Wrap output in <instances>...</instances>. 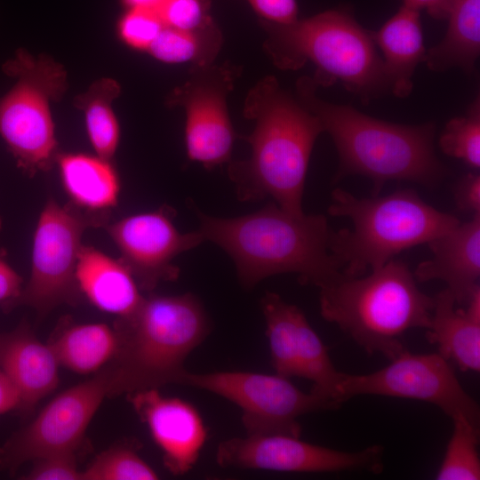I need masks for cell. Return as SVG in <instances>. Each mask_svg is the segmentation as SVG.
I'll return each instance as SVG.
<instances>
[{
    "instance_id": "cell-1",
    "label": "cell",
    "mask_w": 480,
    "mask_h": 480,
    "mask_svg": "<svg viewBox=\"0 0 480 480\" xmlns=\"http://www.w3.org/2000/svg\"><path fill=\"white\" fill-rule=\"evenodd\" d=\"M244 115L255 121L245 138L252 155L231 162L228 169L238 198L270 196L283 210L303 214L306 175L315 141L324 132L321 122L270 76L249 91Z\"/></svg>"
},
{
    "instance_id": "cell-2",
    "label": "cell",
    "mask_w": 480,
    "mask_h": 480,
    "mask_svg": "<svg viewBox=\"0 0 480 480\" xmlns=\"http://www.w3.org/2000/svg\"><path fill=\"white\" fill-rule=\"evenodd\" d=\"M197 215L204 239L232 258L247 288L284 273L298 274L301 283L319 288L342 275L330 250L332 230L322 214L295 215L270 204L236 218Z\"/></svg>"
},
{
    "instance_id": "cell-3",
    "label": "cell",
    "mask_w": 480,
    "mask_h": 480,
    "mask_svg": "<svg viewBox=\"0 0 480 480\" xmlns=\"http://www.w3.org/2000/svg\"><path fill=\"white\" fill-rule=\"evenodd\" d=\"M318 86L313 77H300L297 100L319 119L335 144L340 157L335 181L350 175L367 177L376 196L388 180L433 188L447 175L435 153L433 123L404 125L381 121L351 106L318 98Z\"/></svg>"
},
{
    "instance_id": "cell-4",
    "label": "cell",
    "mask_w": 480,
    "mask_h": 480,
    "mask_svg": "<svg viewBox=\"0 0 480 480\" xmlns=\"http://www.w3.org/2000/svg\"><path fill=\"white\" fill-rule=\"evenodd\" d=\"M114 328L118 345L104 368L109 397L177 384L184 363L211 332L210 319L192 293H150Z\"/></svg>"
},
{
    "instance_id": "cell-5",
    "label": "cell",
    "mask_w": 480,
    "mask_h": 480,
    "mask_svg": "<svg viewBox=\"0 0 480 480\" xmlns=\"http://www.w3.org/2000/svg\"><path fill=\"white\" fill-rule=\"evenodd\" d=\"M320 314L369 355L389 360L404 350L411 329L428 328L434 298L422 292L408 266L395 259L367 276L339 277L319 287Z\"/></svg>"
},
{
    "instance_id": "cell-6",
    "label": "cell",
    "mask_w": 480,
    "mask_h": 480,
    "mask_svg": "<svg viewBox=\"0 0 480 480\" xmlns=\"http://www.w3.org/2000/svg\"><path fill=\"white\" fill-rule=\"evenodd\" d=\"M259 23L267 35L263 48L278 68L296 70L310 61L319 85L340 81L364 103L389 90L370 31L348 11L328 10L292 23Z\"/></svg>"
},
{
    "instance_id": "cell-7",
    "label": "cell",
    "mask_w": 480,
    "mask_h": 480,
    "mask_svg": "<svg viewBox=\"0 0 480 480\" xmlns=\"http://www.w3.org/2000/svg\"><path fill=\"white\" fill-rule=\"evenodd\" d=\"M328 213L351 221L350 228L332 231L330 239L331 252L348 276L380 268L401 252L428 244L460 223L412 189L358 198L335 188Z\"/></svg>"
},
{
    "instance_id": "cell-8",
    "label": "cell",
    "mask_w": 480,
    "mask_h": 480,
    "mask_svg": "<svg viewBox=\"0 0 480 480\" xmlns=\"http://www.w3.org/2000/svg\"><path fill=\"white\" fill-rule=\"evenodd\" d=\"M3 71L16 80L0 97V135L26 174L48 171L59 155L49 103L65 92L66 72L51 59L34 58L23 49L4 62Z\"/></svg>"
},
{
    "instance_id": "cell-9",
    "label": "cell",
    "mask_w": 480,
    "mask_h": 480,
    "mask_svg": "<svg viewBox=\"0 0 480 480\" xmlns=\"http://www.w3.org/2000/svg\"><path fill=\"white\" fill-rule=\"evenodd\" d=\"M108 220L109 212H89L48 199L34 232L29 279L11 306H29L43 317L62 304L75 305L81 293L76 268L83 235L88 228H104Z\"/></svg>"
},
{
    "instance_id": "cell-10",
    "label": "cell",
    "mask_w": 480,
    "mask_h": 480,
    "mask_svg": "<svg viewBox=\"0 0 480 480\" xmlns=\"http://www.w3.org/2000/svg\"><path fill=\"white\" fill-rule=\"evenodd\" d=\"M178 385L204 389L220 396L242 411L247 435L282 434L300 436V416L335 409L323 396L305 393L288 378L278 374L252 372H213L193 373L187 370Z\"/></svg>"
},
{
    "instance_id": "cell-11",
    "label": "cell",
    "mask_w": 480,
    "mask_h": 480,
    "mask_svg": "<svg viewBox=\"0 0 480 480\" xmlns=\"http://www.w3.org/2000/svg\"><path fill=\"white\" fill-rule=\"evenodd\" d=\"M390 361L384 368L367 374L340 372L332 396L336 406L360 395L416 399L433 404L451 418L463 415L479 425V406L439 353L404 350Z\"/></svg>"
},
{
    "instance_id": "cell-12",
    "label": "cell",
    "mask_w": 480,
    "mask_h": 480,
    "mask_svg": "<svg viewBox=\"0 0 480 480\" xmlns=\"http://www.w3.org/2000/svg\"><path fill=\"white\" fill-rule=\"evenodd\" d=\"M106 397L108 380L103 369L57 395L25 428L0 448V465L14 470L39 457L75 452Z\"/></svg>"
},
{
    "instance_id": "cell-13",
    "label": "cell",
    "mask_w": 480,
    "mask_h": 480,
    "mask_svg": "<svg viewBox=\"0 0 480 480\" xmlns=\"http://www.w3.org/2000/svg\"><path fill=\"white\" fill-rule=\"evenodd\" d=\"M383 447L371 445L356 452L313 444L282 434L247 435L219 444L216 461L222 468L281 472L383 470Z\"/></svg>"
},
{
    "instance_id": "cell-14",
    "label": "cell",
    "mask_w": 480,
    "mask_h": 480,
    "mask_svg": "<svg viewBox=\"0 0 480 480\" xmlns=\"http://www.w3.org/2000/svg\"><path fill=\"white\" fill-rule=\"evenodd\" d=\"M194 68L190 78L169 95L167 104L185 108L188 156L211 169L230 159L235 132L226 98L239 69L228 63Z\"/></svg>"
},
{
    "instance_id": "cell-15",
    "label": "cell",
    "mask_w": 480,
    "mask_h": 480,
    "mask_svg": "<svg viewBox=\"0 0 480 480\" xmlns=\"http://www.w3.org/2000/svg\"><path fill=\"white\" fill-rule=\"evenodd\" d=\"M174 215L172 208L164 205L104 227L141 291L150 292L159 283L175 281L180 268L172 260L205 240L199 230L180 233L172 222Z\"/></svg>"
},
{
    "instance_id": "cell-16",
    "label": "cell",
    "mask_w": 480,
    "mask_h": 480,
    "mask_svg": "<svg viewBox=\"0 0 480 480\" xmlns=\"http://www.w3.org/2000/svg\"><path fill=\"white\" fill-rule=\"evenodd\" d=\"M260 306L276 373L312 381L311 391L337 408L332 396L340 372L335 369L327 348L304 313L275 292H266Z\"/></svg>"
},
{
    "instance_id": "cell-17",
    "label": "cell",
    "mask_w": 480,
    "mask_h": 480,
    "mask_svg": "<svg viewBox=\"0 0 480 480\" xmlns=\"http://www.w3.org/2000/svg\"><path fill=\"white\" fill-rule=\"evenodd\" d=\"M126 397L159 447L165 468L175 476L191 470L208 435L197 409L179 397L163 396L158 388L136 391Z\"/></svg>"
},
{
    "instance_id": "cell-18",
    "label": "cell",
    "mask_w": 480,
    "mask_h": 480,
    "mask_svg": "<svg viewBox=\"0 0 480 480\" xmlns=\"http://www.w3.org/2000/svg\"><path fill=\"white\" fill-rule=\"evenodd\" d=\"M432 257L418 264L413 276L418 282L441 280L456 303L463 304L479 285L480 213L428 243Z\"/></svg>"
},
{
    "instance_id": "cell-19",
    "label": "cell",
    "mask_w": 480,
    "mask_h": 480,
    "mask_svg": "<svg viewBox=\"0 0 480 480\" xmlns=\"http://www.w3.org/2000/svg\"><path fill=\"white\" fill-rule=\"evenodd\" d=\"M59 367L49 343L39 340L28 325L0 333V370L18 389L21 409H33L57 388Z\"/></svg>"
},
{
    "instance_id": "cell-20",
    "label": "cell",
    "mask_w": 480,
    "mask_h": 480,
    "mask_svg": "<svg viewBox=\"0 0 480 480\" xmlns=\"http://www.w3.org/2000/svg\"><path fill=\"white\" fill-rule=\"evenodd\" d=\"M76 279L81 293L102 312L124 317L132 313L144 296L130 270L90 245H82Z\"/></svg>"
},
{
    "instance_id": "cell-21",
    "label": "cell",
    "mask_w": 480,
    "mask_h": 480,
    "mask_svg": "<svg viewBox=\"0 0 480 480\" xmlns=\"http://www.w3.org/2000/svg\"><path fill=\"white\" fill-rule=\"evenodd\" d=\"M370 35L384 55L389 90L399 98L409 96L413 88L414 70L425 60L427 52L420 11L403 4L378 31H370Z\"/></svg>"
},
{
    "instance_id": "cell-22",
    "label": "cell",
    "mask_w": 480,
    "mask_h": 480,
    "mask_svg": "<svg viewBox=\"0 0 480 480\" xmlns=\"http://www.w3.org/2000/svg\"><path fill=\"white\" fill-rule=\"evenodd\" d=\"M448 289L434 297V308L427 339L438 353L452 360L463 372L480 370V319L465 308H457Z\"/></svg>"
},
{
    "instance_id": "cell-23",
    "label": "cell",
    "mask_w": 480,
    "mask_h": 480,
    "mask_svg": "<svg viewBox=\"0 0 480 480\" xmlns=\"http://www.w3.org/2000/svg\"><path fill=\"white\" fill-rule=\"evenodd\" d=\"M63 188L76 207L110 212L120 193L119 177L109 161L84 154L58 155Z\"/></svg>"
},
{
    "instance_id": "cell-24",
    "label": "cell",
    "mask_w": 480,
    "mask_h": 480,
    "mask_svg": "<svg viewBox=\"0 0 480 480\" xmlns=\"http://www.w3.org/2000/svg\"><path fill=\"white\" fill-rule=\"evenodd\" d=\"M447 20L444 37L424 61L433 71L460 68L470 74L480 53V0H454Z\"/></svg>"
},
{
    "instance_id": "cell-25",
    "label": "cell",
    "mask_w": 480,
    "mask_h": 480,
    "mask_svg": "<svg viewBox=\"0 0 480 480\" xmlns=\"http://www.w3.org/2000/svg\"><path fill=\"white\" fill-rule=\"evenodd\" d=\"M60 366L83 375L94 374L114 358L118 335L103 323L73 324L49 342Z\"/></svg>"
},
{
    "instance_id": "cell-26",
    "label": "cell",
    "mask_w": 480,
    "mask_h": 480,
    "mask_svg": "<svg viewBox=\"0 0 480 480\" xmlns=\"http://www.w3.org/2000/svg\"><path fill=\"white\" fill-rule=\"evenodd\" d=\"M119 92L116 81L103 78L74 100V105L85 114L88 136L97 156L108 161L114 156L119 141V126L111 108L112 100Z\"/></svg>"
},
{
    "instance_id": "cell-27",
    "label": "cell",
    "mask_w": 480,
    "mask_h": 480,
    "mask_svg": "<svg viewBox=\"0 0 480 480\" xmlns=\"http://www.w3.org/2000/svg\"><path fill=\"white\" fill-rule=\"evenodd\" d=\"M221 41V34L213 22L196 30L164 27L148 51L155 58L164 62L192 61L196 67H204L211 65Z\"/></svg>"
},
{
    "instance_id": "cell-28",
    "label": "cell",
    "mask_w": 480,
    "mask_h": 480,
    "mask_svg": "<svg viewBox=\"0 0 480 480\" xmlns=\"http://www.w3.org/2000/svg\"><path fill=\"white\" fill-rule=\"evenodd\" d=\"M452 435L436 475L437 480H478L480 460L477 452L479 425L463 415L452 418Z\"/></svg>"
},
{
    "instance_id": "cell-29",
    "label": "cell",
    "mask_w": 480,
    "mask_h": 480,
    "mask_svg": "<svg viewBox=\"0 0 480 480\" xmlns=\"http://www.w3.org/2000/svg\"><path fill=\"white\" fill-rule=\"evenodd\" d=\"M158 474L131 446L109 448L82 470V480H155Z\"/></svg>"
},
{
    "instance_id": "cell-30",
    "label": "cell",
    "mask_w": 480,
    "mask_h": 480,
    "mask_svg": "<svg viewBox=\"0 0 480 480\" xmlns=\"http://www.w3.org/2000/svg\"><path fill=\"white\" fill-rule=\"evenodd\" d=\"M442 151L460 159L475 170L480 167V102L479 98L470 105L463 116L451 119L440 139Z\"/></svg>"
},
{
    "instance_id": "cell-31",
    "label": "cell",
    "mask_w": 480,
    "mask_h": 480,
    "mask_svg": "<svg viewBox=\"0 0 480 480\" xmlns=\"http://www.w3.org/2000/svg\"><path fill=\"white\" fill-rule=\"evenodd\" d=\"M210 0H163L156 9L164 27L196 30L211 23Z\"/></svg>"
},
{
    "instance_id": "cell-32",
    "label": "cell",
    "mask_w": 480,
    "mask_h": 480,
    "mask_svg": "<svg viewBox=\"0 0 480 480\" xmlns=\"http://www.w3.org/2000/svg\"><path fill=\"white\" fill-rule=\"evenodd\" d=\"M164 28L156 10L132 8L121 20L119 31L131 46L148 50Z\"/></svg>"
},
{
    "instance_id": "cell-33",
    "label": "cell",
    "mask_w": 480,
    "mask_h": 480,
    "mask_svg": "<svg viewBox=\"0 0 480 480\" xmlns=\"http://www.w3.org/2000/svg\"><path fill=\"white\" fill-rule=\"evenodd\" d=\"M26 480H82L75 452L51 453L32 460Z\"/></svg>"
},
{
    "instance_id": "cell-34",
    "label": "cell",
    "mask_w": 480,
    "mask_h": 480,
    "mask_svg": "<svg viewBox=\"0 0 480 480\" xmlns=\"http://www.w3.org/2000/svg\"><path fill=\"white\" fill-rule=\"evenodd\" d=\"M260 19L276 23H292L298 20L296 0H247Z\"/></svg>"
},
{
    "instance_id": "cell-35",
    "label": "cell",
    "mask_w": 480,
    "mask_h": 480,
    "mask_svg": "<svg viewBox=\"0 0 480 480\" xmlns=\"http://www.w3.org/2000/svg\"><path fill=\"white\" fill-rule=\"evenodd\" d=\"M453 196L457 207L472 215L480 213V175L469 172L455 184Z\"/></svg>"
},
{
    "instance_id": "cell-36",
    "label": "cell",
    "mask_w": 480,
    "mask_h": 480,
    "mask_svg": "<svg viewBox=\"0 0 480 480\" xmlns=\"http://www.w3.org/2000/svg\"><path fill=\"white\" fill-rule=\"evenodd\" d=\"M22 278L4 259L0 249V302L11 306L21 294Z\"/></svg>"
},
{
    "instance_id": "cell-37",
    "label": "cell",
    "mask_w": 480,
    "mask_h": 480,
    "mask_svg": "<svg viewBox=\"0 0 480 480\" xmlns=\"http://www.w3.org/2000/svg\"><path fill=\"white\" fill-rule=\"evenodd\" d=\"M454 0H403L404 5L426 11L433 19L447 20Z\"/></svg>"
},
{
    "instance_id": "cell-38",
    "label": "cell",
    "mask_w": 480,
    "mask_h": 480,
    "mask_svg": "<svg viewBox=\"0 0 480 480\" xmlns=\"http://www.w3.org/2000/svg\"><path fill=\"white\" fill-rule=\"evenodd\" d=\"M21 406L22 401L18 389L0 370V415Z\"/></svg>"
},
{
    "instance_id": "cell-39",
    "label": "cell",
    "mask_w": 480,
    "mask_h": 480,
    "mask_svg": "<svg viewBox=\"0 0 480 480\" xmlns=\"http://www.w3.org/2000/svg\"><path fill=\"white\" fill-rule=\"evenodd\" d=\"M163 0H124V2L132 8L156 10Z\"/></svg>"
},
{
    "instance_id": "cell-40",
    "label": "cell",
    "mask_w": 480,
    "mask_h": 480,
    "mask_svg": "<svg viewBox=\"0 0 480 480\" xmlns=\"http://www.w3.org/2000/svg\"><path fill=\"white\" fill-rule=\"evenodd\" d=\"M1 226H2V221H1V219H0V229H1Z\"/></svg>"
}]
</instances>
